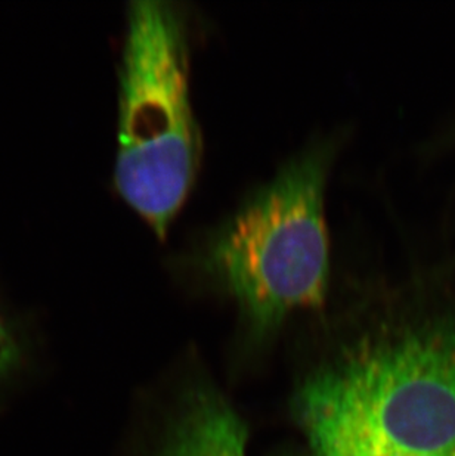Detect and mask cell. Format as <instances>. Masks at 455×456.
<instances>
[{
	"label": "cell",
	"mask_w": 455,
	"mask_h": 456,
	"mask_svg": "<svg viewBox=\"0 0 455 456\" xmlns=\"http://www.w3.org/2000/svg\"><path fill=\"white\" fill-rule=\"evenodd\" d=\"M340 138L319 134L170 258V271L229 298L256 336L326 305L333 281L327 188Z\"/></svg>",
	"instance_id": "cell-1"
},
{
	"label": "cell",
	"mask_w": 455,
	"mask_h": 456,
	"mask_svg": "<svg viewBox=\"0 0 455 456\" xmlns=\"http://www.w3.org/2000/svg\"><path fill=\"white\" fill-rule=\"evenodd\" d=\"M312 446L455 456V314L380 337L306 384Z\"/></svg>",
	"instance_id": "cell-2"
},
{
	"label": "cell",
	"mask_w": 455,
	"mask_h": 456,
	"mask_svg": "<svg viewBox=\"0 0 455 456\" xmlns=\"http://www.w3.org/2000/svg\"><path fill=\"white\" fill-rule=\"evenodd\" d=\"M193 15L172 0H134L119 69L114 186L164 240L202 168L193 102Z\"/></svg>",
	"instance_id": "cell-3"
},
{
	"label": "cell",
	"mask_w": 455,
	"mask_h": 456,
	"mask_svg": "<svg viewBox=\"0 0 455 456\" xmlns=\"http://www.w3.org/2000/svg\"><path fill=\"white\" fill-rule=\"evenodd\" d=\"M247 433L224 397L202 390L185 403L161 456H247Z\"/></svg>",
	"instance_id": "cell-4"
},
{
	"label": "cell",
	"mask_w": 455,
	"mask_h": 456,
	"mask_svg": "<svg viewBox=\"0 0 455 456\" xmlns=\"http://www.w3.org/2000/svg\"><path fill=\"white\" fill-rule=\"evenodd\" d=\"M21 359V345L17 334L0 314V383H4L17 370Z\"/></svg>",
	"instance_id": "cell-5"
},
{
	"label": "cell",
	"mask_w": 455,
	"mask_h": 456,
	"mask_svg": "<svg viewBox=\"0 0 455 456\" xmlns=\"http://www.w3.org/2000/svg\"><path fill=\"white\" fill-rule=\"evenodd\" d=\"M314 451L317 456H386L364 452L358 449L335 448V446H314Z\"/></svg>",
	"instance_id": "cell-6"
}]
</instances>
